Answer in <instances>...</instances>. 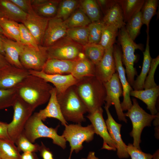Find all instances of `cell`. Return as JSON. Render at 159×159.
<instances>
[{
	"instance_id": "1",
	"label": "cell",
	"mask_w": 159,
	"mask_h": 159,
	"mask_svg": "<svg viewBox=\"0 0 159 159\" xmlns=\"http://www.w3.org/2000/svg\"><path fill=\"white\" fill-rule=\"evenodd\" d=\"M53 87L43 78L30 74L15 87L17 96L34 111L48 101Z\"/></svg>"
},
{
	"instance_id": "2",
	"label": "cell",
	"mask_w": 159,
	"mask_h": 159,
	"mask_svg": "<svg viewBox=\"0 0 159 159\" xmlns=\"http://www.w3.org/2000/svg\"><path fill=\"white\" fill-rule=\"evenodd\" d=\"M74 86L89 113L102 107L105 102L106 90L104 83L95 76L83 77L78 80Z\"/></svg>"
},
{
	"instance_id": "3",
	"label": "cell",
	"mask_w": 159,
	"mask_h": 159,
	"mask_svg": "<svg viewBox=\"0 0 159 159\" xmlns=\"http://www.w3.org/2000/svg\"><path fill=\"white\" fill-rule=\"evenodd\" d=\"M57 96L62 115L67 122L81 124L86 121L84 115L87 112V109L77 94L74 85L63 93L57 94Z\"/></svg>"
},
{
	"instance_id": "4",
	"label": "cell",
	"mask_w": 159,
	"mask_h": 159,
	"mask_svg": "<svg viewBox=\"0 0 159 159\" xmlns=\"http://www.w3.org/2000/svg\"><path fill=\"white\" fill-rule=\"evenodd\" d=\"M59 126L58 125L55 128L47 127L38 117L36 112L32 114L28 119L23 133L32 143L40 138H49L52 140L53 143L64 149L66 147V141L62 135L57 134Z\"/></svg>"
},
{
	"instance_id": "5",
	"label": "cell",
	"mask_w": 159,
	"mask_h": 159,
	"mask_svg": "<svg viewBox=\"0 0 159 159\" xmlns=\"http://www.w3.org/2000/svg\"><path fill=\"white\" fill-rule=\"evenodd\" d=\"M119 42L122 48V61L125 67V71L127 80L131 86H132L135 76L137 72L134 67V63L137 59L135 54V50H143V45L136 43L130 37L125 27L121 28L118 34Z\"/></svg>"
},
{
	"instance_id": "6",
	"label": "cell",
	"mask_w": 159,
	"mask_h": 159,
	"mask_svg": "<svg viewBox=\"0 0 159 159\" xmlns=\"http://www.w3.org/2000/svg\"><path fill=\"white\" fill-rule=\"evenodd\" d=\"M133 103L131 107L124 113L125 116L129 118L131 121L132 128L130 133L133 139V145L140 149L141 135L144 128L151 126L152 122L157 117L156 115L146 112L139 105L136 99H132Z\"/></svg>"
},
{
	"instance_id": "7",
	"label": "cell",
	"mask_w": 159,
	"mask_h": 159,
	"mask_svg": "<svg viewBox=\"0 0 159 159\" xmlns=\"http://www.w3.org/2000/svg\"><path fill=\"white\" fill-rule=\"evenodd\" d=\"M65 127L62 135L69 143L70 149L68 159H71L74 151L77 153L82 149L83 142L89 143L93 139L95 132L91 124L85 127L80 124H70Z\"/></svg>"
},
{
	"instance_id": "8",
	"label": "cell",
	"mask_w": 159,
	"mask_h": 159,
	"mask_svg": "<svg viewBox=\"0 0 159 159\" xmlns=\"http://www.w3.org/2000/svg\"><path fill=\"white\" fill-rule=\"evenodd\" d=\"M49 59L76 61L85 57L82 45L67 36L47 47Z\"/></svg>"
},
{
	"instance_id": "9",
	"label": "cell",
	"mask_w": 159,
	"mask_h": 159,
	"mask_svg": "<svg viewBox=\"0 0 159 159\" xmlns=\"http://www.w3.org/2000/svg\"><path fill=\"white\" fill-rule=\"evenodd\" d=\"M14 112L11 122L8 124V132L14 143L22 133L25 125L34 111L26 102L17 96L12 106Z\"/></svg>"
},
{
	"instance_id": "10",
	"label": "cell",
	"mask_w": 159,
	"mask_h": 159,
	"mask_svg": "<svg viewBox=\"0 0 159 159\" xmlns=\"http://www.w3.org/2000/svg\"><path fill=\"white\" fill-rule=\"evenodd\" d=\"M48 59L47 47L42 45H39V48L37 49L24 45L19 55L22 66L28 70L42 71Z\"/></svg>"
},
{
	"instance_id": "11",
	"label": "cell",
	"mask_w": 159,
	"mask_h": 159,
	"mask_svg": "<svg viewBox=\"0 0 159 159\" xmlns=\"http://www.w3.org/2000/svg\"><path fill=\"white\" fill-rule=\"evenodd\" d=\"M106 90L105 106L108 108L114 105L119 121L127 122L121 105L120 97L123 94L122 89L117 72L108 81L103 83Z\"/></svg>"
},
{
	"instance_id": "12",
	"label": "cell",
	"mask_w": 159,
	"mask_h": 159,
	"mask_svg": "<svg viewBox=\"0 0 159 159\" xmlns=\"http://www.w3.org/2000/svg\"><path fill=\"white\" fill-rule=\"evenodd\" d=\"M113 54L116 71L122 86L123 99L121 105L123 111L128 110L132 105L130 97V92L133 90L127 81L126 77L125 69L122 61V51L119 45H113Z\"/></svg>"
},
{
	"instance_id": "13",
	"label": "cell",
	"mask_w": 159,
	"mask_h": 159,
	"mask_svg": "<svg viewBox=\"0 0 159 159\" xmlns=\"http://www.w3.org/2000/svg\"><path fill=\"white\" fill-rule=\"evenodd\" d=\"M103 110L101 107L95 112L89 113L86 116L93 126L95 134L103 140L102 149L116 151L115 144L110 137L103 116Z\"/></svg>"
},
{
	"instance_id": "14",
	"label": "cell",
	"mask_w": 159,
	"mask_h": 159,
	"mask_svg": "<svg viewBox=\"0 0 159 159\" xmlns=\"http://www.w3.org/2000/svg\"><path fill=\"white\" fill-rule=\"evenodd\" d=\"M67 28L62 19L55 17L49 19L42 41V46L48 47L66 36Z\"/></svg>"
},
{
	"instance_id": "15",
	"label": "cell",
	"mask_w": 159,
	"mask_h": 159,
	"mask_svg": "<svg viewBox=\"0 0 159 159\" xmlns=\"http://www.w3.org/2000/svg\"><path fill=\"white\" fill-rule=\"evenodd\" d=\"M30 74L28 70L11 65L0 69V89L14 88Z\"/></svg>"
},
{
	"instance_id": "16",
	"label": "cell",
	"mask_w": 159,
	"mask_h": 159,
	"mask_svg": "<svg viewBox=\"0 0 159 159\" xmlns=\"http://www.w3.org/2000/svg\"><path fill=\"white\" fill-rule=\"evenodd\" d=\"M107 119L105 122L109 135L115 144L117 150V155L120 159L127 158L130 157L127 151V145L124 142L120 134L121 124L117 123L112 116L108 108L104 107Z\"/></svg>"
},
{
	"instance_id": "17",
	"label": "cell",
	"mask_w": 159,
	"mask_h": 159,
	"mask_svg": "<svg viewBox=\"0 0 159 159\" xmlns=\"http://www.w3.org/2000/svg\"><path fill=\"white\" fill-rule=\"evenodd\" d=\"M49 19L38 15L32 8L27 14L26 19L22 23L34 37L39 45H42L43 38Z\"/></svg>"
},
{
	"instance_id": "18",
	"label": "cell",
	"mask_w": 159,
	"mask_h": 159,
	"mask_svg": "<svg viewBox=\"0 0 159 159\" xmlns=\"http://www.w3.org/2000/svg\"><path fill=\"white\" fill-rule=\"evenodd\" d=\"M113 52V46L105 50L102 59L98 64L95 65V76L103 83L109 81L116 72Z\"/></svg>"
},
{
	"instance_id": "19",
	"label": "cell",
	"mask_w": 159,
	"mask_h": 159,
	"mask_svg": "<svg viewBox=\"0 0 159 159\" xmlns=\"http://www.w3.org/2000/svg\"><path fill=\"white\" fill-rule=\"evenodd\" d=\"M30 74L37 76L44 79L47 82L53 84L57 90V94L63 93L69 88L75 85L78 80L71 74L62 75L48 74L42 71L28 70Z\"/></svg>"
},
{
	"instance_id": "20",
	"label": "cell",
	"mask_w": 159,
	"mask_h": 159,
	"mask_svg": "<svg viewBox=\"0 0 159 159\" xmlns=\"http://www.w3.org/2000/svg\"><path fill=\"white\" fill-rule=\"evenodd\" d=\"M57 90L53 87L51 92L49 102L46 107L37 112L38 117L43 121L48 118H53L59 120L65 126L68 124L63 117L57 96Z\"/></svg>"
},
{
	"instance_id": "21",
	"label": "cell",
	"mask_w": 159,
	"mask_h": 159,
	"mask_svg": "<svg viewBox=\"0 0 159 159\" xmlns=\"http://www.w3.org/2000/svg\"><path fill=\"white\" fill-rule=\"evenodd\" d=\"M4 56L9 64L18 68H24L19 60V55L24 45L5 37L3 39Z\"/></svg>"
},
{
	"instance_id": "22",
	"label": "cell",
	"mask_w": 159,
	"mask_h": 159,
	"mask_svg": "<svg viewBox=\"0 0 159 159\" xmlns=\"http://www.w3.org/2000/svg\"><path fill=\"white\" fill-rule=\"evenodd\" d=\"M159 95L158 85L144 90H132L130 92V96L139 99L145 103L147 109L153 115H156L158 113L156 104Z\"/></svg>"
},
{
	"instance_id": "23",
	"label": "cell",
	"mask_w": 159,
	"mask_h": 159,
	"mask_svg": "<svg viewBox=\"0 0 159 159\" xmlns=\"http://www.w3.org/2000/svg\"><path fill=\"white\" fill-rule=\"evenodd\" d=\"M75 61L49 59L42 71L48 74L62 75L71 74Z\"/></svg>"
},
{
	"instance_id": "24",
	"label": "cell",
	"mask_w": 159,
	"mask_h": 159,
	"mask_svg": "<svg viewBox=\"0 0 159 159\" xmlns=\"http://www.w3.org/2000/svg\"><path fill=\"white\" fill-rule=\"evenodd\" d=\"M0 11L4 18L22 23L27 15L10 0H0Z\"/></svg>"
},
{
	"instance_id": "25",
	"label": "cell",
	"mask_w": 159,
	"mask_h": 159,
	"mask_svg": "<svg viewBox=\"0 0 159 159\" xmlns=\"http://www.w3.org/2000/svg\"><path fill=\"white\" fill-rule=\"evenodd\" d=\"M149 33L147 34L146 46L144 52H143V60L142 69L139 75L135 80L132 87L135 90H140L144 89L145 82L150 69L152 58L150 52Z\"/></svg>"
},
{
	"instance_id": "26",
	"label": "cell",
	"mask_w": 159,
	"mask_h": 159,
	"mask_svg": "<svg viewBox=\"0 0 159 159\" xmlns=\"http://www.w3.org/2000/svg\"><path fill=\"white\" fill-rule=\"evenodd\" d=\"M71 74L77 80L95 76V65L85 57L75 61Z\"/></svg>"
},
{
	"instance_id": "27",
	"label": "cell",
	"mask_w": 159,
	"mask_h": 159,
	"mask_svg": "<svg viewBox=\"0 0 159 159\" xmlns=\"http://www.w3.org/2000/svg\"><path fill=\"white\" fill-rule=\"evenodd\" d=\"M102 21L105 25L113 26L118 29L124 27L126 24L122 9L117 3L104 15Z\"/></svg>"
},
{
	"instance_id": "28",
	"label": "cell",
	"mask_w": 159,
	"mask_h": 159,
	"mask_svg": "<svg viewBox=\"0 0 159 159\" xmlns=\"http://www.w3.org/2000/svg\"><path fill=\"white\" fill-rule=\"evenodd\" d=\"M144 0H117L122 9L124 21L126 23L134 15L140 11Z\"/></svg>"
},
{
	"instance_id": "29",
	"label": "cell",
	"mask_w": 159,
	"mask_h": 159,
	"mask_svg": "<svg viewBox=\"0 0 159 159\" xmlns=\"http://www.w3.org/2000/svg\"><path fill=\"white\" fill-rule=\"evenodd\" d=\"M79 8L89 18L92 22L101 20V12L96 0L79 1Z\"/></svg>"
},
{
	"instance_id": "30",
	"label": "cell",
	"mask_w": 159,
	"mask_h": 159,
	"mask_svg": "<svg viewBox=\"0 0 159 159\" xmlns=\"http://www.w3.org/2000/svg\"><path fill=\"white\" fill-rule=\"evenodd\" d=\"M15 144L11 139H0V157L2 159H21Z\"/></svg>"
},
{
	"instance_id": "31",
	"label": "cell",
	"mask_w": 159,
	"mask_h": 159,
	"mask_svg": "<svg viewBox=\"0 0 159 159\" xmlns=\"http://www.w3.org/2000/svg\"><path fill=\"white\" fill-rule=\"evenodd\" d=\"M0 26L3 30L4 35L21 43L19 24L17 22L4 17L1 18H0Z\"/></svg>"
},
{
	"instance_id": "32",
	"label": "cell",
	"mask_w": 159,
	"mask_h": 159,
	"mask_svg": "<svg viewBox=\"0 0 159 159\" xmlns=\"http://www.w3.org/2000/svg\"><path fill=\"white\" fill-rule=\"evenodd\" d=\"M83 47L85 57L95 65L98 64L104 55L105 49L100 44H96L88 43Z\"/></svg>"
},
{
	"instance_id": "33",
	"label": "cell",
	"mask_w": 159,
	"mask_h": 159,
	"mask_svg": "<svg viewBox=\"0 0 159 159\" xmlns=\"http://www.w3.org/2000/svg\"><path fill=\"white\" fill-rule=\"evenodd\" d=\"M60 1L49 0L39 6H32L34 11L38 15L48 19L56 16Z\"/></svg>"
},
{
	"instance_id": "34",
	"label": "cell",
	"mask_w": 159,
	"mask_h": 159,
	"mask_svg": "<svg viewBox=\"0 0 159 159\" xmlns=\"http://www.w3.org/2000/svg\"><path fill=\"white\" fill-rule=\"evenodd\" d=\"M118 29L112 25H106L104 24L99 44L105 50L113 46L116 42L118 36Z\"/></svg>"
},
{
	"instance_id": "35",
	"label": "cell",
	"mask_w": 159,
	"mask_h": 159,
	"mask_svg": "<svg viewBox=\"0 0 159 159\" xmlns=\"http://www.w3.org/2000/svg\"><path fill=\"white\" fill-rule=\"evenodd\" d=\"M64 21L67 29L86 26L92 22L84 12L80 8L76 9Z\"/></svg>"
},
{
	"instance_id": "36",
	"label": "cell",
	"mask_w": 159,
	"mask_h": 159,
	"mask_svg": "<svg viewBox=\"0 0 159 159\" xmlns=\"http://www.w3.org/2000/svg\"><path fill=\"white\" fill-rule=\"evenodd\" d=\"M79 4V1L78 0L60 1L55 17L65 21L78 8Z\"/></svg>"
},
{
	"instance_id": "37",
	"label": "cell",
	"mask_w": 159,
	"mask_h": 159,
	"mask_svg": "<svg viewBox=\"0 0 159 159\" xmlns=\"http://www.w3.org/2000/svg\"><path fill=\"white\" fill-rule=\"evenodd\" d=\"M158 2L157 0H145L141 9L143 23L146 26L147 34L149 33L150 21L153 17L156 14Z\"/></svg>"
},
{
	"instance_id": "38",
	"label": "cell",
	"mask_w": 159,
	"mask_h": 159,
	"mask_svg": "<svg viewBox=\"0 0 159 159\" xmlns=\"http://www.w3.org/2000/svg\"><path fill=\"white\" fill-rule=\"evenodd\" d=\"M66 36L73 41L83 46L88 43L87 26L68 28Z\"/></svg>"
},
{
	"instance_id": "39",
	"label": "cell",
	"mask_w": 159,
	"mask_h": 159,
	"mask_svg": "<svg viewBox=\"0 0 159 159\" xmlns=\"http://www.w3.org/2000/svg\"><path fill=\"white\" fill-rule=\"evenodd\" d=\"M125 28L130 37L134 41L140 32L143 24L141 11L134 15L127 22Z\"/></svg>"
},
{
	"instance_id": "40",
	"label": "cell",
	"mask_w": 159,
	"mask_h": 159,
	"mask_svg": "<svg viewBox=\"0 0 159 159\" xmlns=\"http://www.w3.org/2000/svg\"><path fill=\"white\" fill-rule=\"evenodd\" d=\"M17 97L15 87L0 89V110L12 107Z\"/></svg>"
},
{
	"instance_id": "41",
	"label": "cell",
	"mask_w": 159,
	"mask_h": 159,
	"mask_svg": "<svg viewBox=\"0 0 159 159\" xmlns=\"http://www.w3.org/2000/svg\"><path fill=\"white\" fill-rule=\"evenodd\" d=\"M104 26L102 20L91 22L88 25V43L99 44Z\"/></svg>"
},
{
	"instance_id": "42",
	"label": "cell",
	"mask_w": 159,
	"mask_h": 159,
	"mask_svg": "<svg viewBox=\"0 0 159 159\" xmlns=\"http://www.w3.org/2000/svg\"><path fill=\"white\" fill-rule=\"evenodd\" d=\"M15 143L19 151L23 153L34 152L39 151L40 145L37 144H33L22 133L19 136Z\"/></svg>"
},
{
	"instance_id": "43",
	"label": "cell",
	"mask_w": 159,
	"mask_h": 159,
	"mask_svg": "<svg viewBox=\"0 0 159 159\" xmlns=\"http://www.w3.org/2000/svg\"><path fill=\"white\" fill-rule=\"evenodd\" d=\"M19 26L21 43L25 45L38 48L39 45L27 28L22 23L19 24Z\"/></svg>"
},
{
	"instance_id": "44",
	"label": "cell",
	"mask_w": 159,
	"mask_h": 159,
	"mask_svg": "<svg viewBox=\"0 0 159 159\" xmlns=\"http://www.w3.org/2000/svg\"><path fill=\"white\" fill-rule=\"evenodd\" d=\"M159 63V56L154 59H152L150 69L148 72V75L145 79L144 85V89H147L157 86L155 83L154 75L155 72Z\"/></svg>"
},
{
	"instance_id": "45",
	"label": "cell",
	"mask_w": 159,
	"mask_h": 159,
	"mask_svg": "<svg viewBox=\"0 0 159 159\" xmlns=\"http://www.w3.org/2000/svg\"><path fill=\"white\" fill-rule=\"evenodd\" d=\"M127 151L131 159H152V155L143 152L131 143H129L127 145Z\"/></svg>"
},
{
	"instance_id": "46",
	"label": "cell",
	"mask_w": 159,
	"mask_h": 159,
	"mask_svg": "<svg viewBox=\"0 0 159 159\" xmlns=\"http://www.w3.org/2000/svg\"><path fill=\"white\" fill-rule=\"evenodd\" d=\"M96 1L104 14L117 3L115 0H97Z\"/></svg>"
},
{
	"instance_id": "47",
	"label": "cell",
	"mask_w": 159,
	"mask_h": 159,
	"mask_svg": "<svg viewBox=\"0 0 159 159\" xmlns=\"http://www.w3.org/2000/svg\"><path fill=\"white\" fill-rule=\"evenodd\" d=\"M10 1L27 14L32 9L31 0H10Z\"/></svg>"
},
{
	"instance_id": "48",
	"label": "cell",
	"mask_w": 159,
	"mask_h": 159,
	"mask_svg": "<svg viewBox=\"0 0 159 159\" xmlns=\"http://www.w3.org/2000/svg\"><path fill=\"white\" fill-rule=\"evenodd\" d=\"M43 159H53V155L49 149L42 142L39 150Z\"/></svg>"
},
{
	"instance_id": "49",
	"label": "cell",
	"mask_w": 159,
	"mask_h": 159,
	"mask_svg": "<svg viewBox=\"0 0 159 159\" xmlns=\"http://www.w3.org/2000/svg\"><path fill=\"white\" fill-rule=\"evenodd\" d=\"M8 124L0 121V139H10L8 132Z\"/></svg>"
},
{
	"instance_id": "50",
	"label": "cell",
	"mask_w": 159,
	"mask_h": 159,
	"mask_svg": "<svg viewBox=\"0 0 159 159\" xmlns=\"http://www.w3.org/2000/svg\"><path fill=\"white\" fill-rule=\"evenodd\" d=\"M21 159H38L34 152L23 153L21 155Z\"/></svg>"
},
{
	"instance_id": "51",
	"label": "cell",
	"mask_w": 159,
	"mask_h": 159,
	"mask_svg": "<svg viewBox=\"0 0 159 159\" xmlns=\"http://www.w3.org/2000/svg\"><path fill=\"white\" fill-rule=\"evenodd\" d=\"M9 65L10 64L6 61L4 56L0 53V69Z\"/></svg>"
},
{
	"instance_id": "52",
	"label": "cell",
	"mask_w": 159,
	"mask_h": 159,
	"mask_svg": "<svg viewBox=\"0 0 159 159\" xmlns=\"http://www.w3.org/2000/svg\"><path fill=\"white\" fill-rule=\"evenodd\" d=\"M47 1L48 0H31V3L32 6H35L41 5Z\"/></svg>"
},
{
	"instance_id": "53",
	"label": "cell",
	"mask_w": 159,
	"mask_h": 159,
	"mask_svg": "<svg viewBox=\"0 0 159 159\" xmlns=\"http://www.w3.org/2000/svg\"><path fill=\"white\" fill-rule=\"evenodd\" d=\"M4 36L0 33V53L4 55V52L3 47V39Z\"/></svg>"
},
{
	"instance_id": "54",
	"label": "cell",
	"mask_w": 159,
	"mask_h": 159,
	"mask_svg": "<svg viewBox=\"0 0 159 159\" xmlns=\"http://www.w3.org/2000/svg\"><path fill=\"white\" fill-rule=\"evenodd\" d=\"M81 159H100L96 157L95 155V153L93 151L89 152L87 157L86 158H82Z\"/></svg>"
},
{
	"instance_id": "55",
	"label": "cell",
	"mask_w": 159,
	"mask_h": 159,
	"mask_svg": "<svg viewBox=\"0 0 159 159\" xmlns=\"http://www.w3.org/2000/svg\"><path fill=\"white\" fill-rule=\"evenodd\" d=\"M152 159H159V149L157 150L152 155Z\"/></svg>"
},
{
	"instance_id": "56",
	"label": "cell",
	"mask_w": 159,
	"mask_h": 159,
	"mask_svg": "<svg viewBox=\"0 0 159 159\" xmlns=\"http://www.w3.org/2000/svg\"><path fill=\"white\" fill-rule=\"evenodd\" d=\"M0 33L4 35V33H3V30L0 26Z\"/></svg>"
},
{
	"instance_id": "57",
	"label": "cell",
	"mask_w": 159,
	"mask_h": 159,
	"mask_svg": "<svg viewBox=\"0 0 159 159\" xmlns=\"http://www.w3.org/2000/svg\"><path fill=\"white\" fill-rule=\"evenodd\" d=\"M2 17H4L3 16L2 14V13L0 11V18H2Z\"/></svg>"
},
{
	"instance_id": "58",
	"label": "cell",
	"mask_w": 159,
	"mask_h": 159,
	"mask_svg": "<svg viewBox=\"0 0 159 159\" xmlns=\"http://www.w3.org/2000/svg\"><path fill=\"white\" fill-rule=\"evenodd\" d=\"M0 159H2L0 157Z\"/></svg>"
},
{
	"instance_id": "59",
	"label": "cell",
	"mask_w": 159,
	"mask_h": 159,
	"mask_svg": "<svg viewBox=\"0 0 159 159\" xmlns=\"http://www.w3.org/2000/svg\"></svg>"
}]
</instances>
